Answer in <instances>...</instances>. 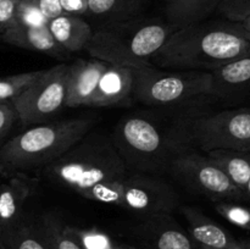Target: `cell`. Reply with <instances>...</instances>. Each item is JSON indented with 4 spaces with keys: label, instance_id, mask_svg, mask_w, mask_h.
<instances>
[{
    "label": "cell",
    "instance_id": "obj_1",
    "mask_svg": "<svg viewBox=\"0 0 250 249\" xmlns=\"http://www.w3.org/2000/svg\"><path fill=\"white\" fill-rule=\"evenodd\" d=\"M250 54V34L241 22H198L176 29L151 59L164 70L210 71Z\"/></svg>",
    "mask_w": 250,
    "mask_h": 249
},
{
    "label": "cell",
    "instance_id": "obj_2",
    "mask_svg": "<svg viewBox=\"0 0 250 249\" xmlns=\"http://www.w3.org/2000/svg\"><path fill=\"white\" fill-rule=\"evenodd\" d=\"M94 127V120L76 117L29 126L0 145V176L36 177Z\"/></svg>",
    "mask_w": 250,
    "mask_h": 249
},
{
    "label": "cell",
    "instance_id": "obj_3",
    "mask_svg": "<svg viewBox=\"0 0 250 249\" xmlns=\"http://www.w3.org/2000/svg\"><path fill=\"white\" fill-rule=\"evenodd\" d=\"M128 172L111 136L92 128L41 175L83 195L100 183L122 180Z\"/></svg>",
    "mask_w": 250,
    "mask_h": 249
},
{
    "label": "cell",
    "instance_id": "obj_4",
    "mask_svg": "<svg viewBox=\"0 0 250 249\" xmlns=\"http://www.w3.org/2000/svg\"><path fill=\"white\" fill-rule=\"evenodd\" d=\"M170 127L181 150L250 151V106L202 111L189 105L182 107Z\"/></svg>",
    "mask_w": 250,
    "mask_h": 249
},
{
    "label": "cell",
    "instance_id": "obj_5",
    "mask_svg": "<svg viewBox=\"0 0 250 249\" xmlns=\"http://www.w3.org/2000/svg\"><path fill=\"white\" fill-rule=\"evenodd\" d=\"M173 32L172 27L158 19H136L104 23L93 32L84 50L92 58L111 65L142 67L151 59Z\"/></svg>",
    "mask_w": 250,
    "mask_h": 249
},
{
    "label": "cell",
    "instance_id": "obj_6",
    "mask_svg": "<svg viewBox=\"0 0 250 249\" xmlns=\"http://www.w3.org/2000/svg\"><path fill=\"white\" fill-rule=\"evenodd\" d=\"M111 139L129 171L161 175L181 151L171 133L150 115L128 114L120 119Z\"/></svg>",
    "mask_w": 250,
    "mask_h": 249
},
{
    "label": "cell",
    "instance_id": "obj_7",
    "mask_svg": "<svg viewBox=\"0 0 250 249\" xmlns=\"http://www.w3.org/2000/svg\"><path fill=\"white\" fill-rule=\"evenodd\" d=\"M211 73L208 71L161 70L153 63L133 68L132 99L150 107H185L208 102Z\"/></svg>",
    "mask_w": 250,
    "mask_h": 249
},
{
    "label": "cell",
    "instance_id": "obj_8",
    "mask_svg": "<svg viewBox=\"0 0 250 249\" xmlns=\"http://www.w3.org/2000/svg\"><path fill=\"white\" fill-rule=\"evenodd\" d=\"M167 172L188 190L204 195L211 202L248 200L243 190L202 151L193 149L178 151L171 160Z\"/></svg>",
    "mask_w": 250,
    "mask_h": 249
},
{
    "label": "cell",
    "instance_id": "obj_9",
    "mask_svg": "<svg viewBox=\"0 0 250 249\" xmlns=\"http://www.w3.org/2000/svg\"><path fill=\"white\" fill-rule=\"evenodd\" d=\"M68 63H60L42 70L39 77L11 100L23 126L44 124L66 106Z\"/></svg>",
    "mask_w": 250,
    "mask_h": 249
},
{
    "label": "cell",
    "instance_id": "obj_10",
    "mask_svg": "<svg viewBox=\"0 0 250 249\" xmlns=\"http://www.w3.org/2000/svg\"><path fill=\"white\" fill-rule=\"evenodd\" d=\"M180 205L172 186L151 173L129 171L122 180L120 207L143 217L171 214Z\"/></svg>",
    "mask_w": 250,
    "mask_h": 249
},
{
    "label": "cell",
    "instance_id": "obj_11",
    "mask_svg": "<svg viewBox=\"0 0 250 249\" xmlns=\"http://www.w3.org/2000/svg\"><path fill=\"white\" fill-rule=\"evenodd\" d=\"M211 89L208 102L236 104L250 99V54L210 71Z\"/></svg>",
    "mask_w": 250,
    "mask_h": 249
},
{
    "label": "cell",
    "instance_id": "obj_12",
    "mask_svg": "<svg viewBox=\"0 0 250 249\" xmlns=\"http://www.w3.org/2000/svg\"><path fill=\"white\" fill-rule=\"evenodd\" d=\"M136 233L150 249H200L171 214L143 217Z\"/></svg>",
    "mask_w": 250,
    "mask_h": 249
},
{
    "label": "cell",
    "instance_id": "obj_13",
    "mask_svg": "<svg viewBox=\"0 0 250 249\" xmlns=\"http://www.w3.org/2000/svg\"><path fill=\"white\" fill-rule=\"evenodd\" d=\"M109 63L99 59H77L68 65L66 106H90L102 75Z\"/></svg>",
    "mask_w": 250,
    "mask_h": 249
},
{
    "label": "cell",
    "instance_id": "obj_14",
    "mask_svg": "<svg viewBox=\"0 0 250 249\" xmlns=\"http://www.w3.org/2000/svg\"><path fill=\"white\" fill-rule=\"evenodd\" d=\"M133 90V68L109 63L102 75L90 106L109 107L128 104Z\"/></svg>",
    "mask_w": 250,
    "mask_h": 249
},
{
    "label": "cell",
    "instance_id": "obj_15",
    "mask_svg": "<svg viewBox=\"0 0 250 249\" xmlns=\"http://www.w3.org/2000/svg\"><path fill=\"white\" fill-rule=\"evenodd\" d=\"M37 182L36 177L12 176L0 185V229L23 220V207L34 193Z\"/></svg>",
    "mask_w": 250,
    "mask_h": 249
},
{
    "label": "cell",
    "instance_id": "obj_16",
    "mask_svg": "<svg viewBox=\"0 0 250 249\" xmlns=\"http://www.w3.org/2000/svg\"><path fill=\"white\" fill-rule=\"evenodd\" d=\"M181 212L188 225V233L199 247L211 249H241L239 241L193 207H182Z\"/></svg>",
    "mask_w": 250,
    "mask_h": 249
},
{
    "label": "cell",
    "instance_id": "obj_17",
    "mask_svg": "<svg viewBox=\"0 0 250 249\" xmlns=\"http://www.w3.org/2000/svg\"><path fill=\"white\" fill-rule=\"evenodd\" d=\"M0 38L10 45L48 54L54 58H65L70 54L56 43L48 27L34 28L14 23L0 36Z\"/></svg>",
    "mask_w": 250,
    "mask_h": 249
},
{
    "label": "cell",
    "instance_id": "obj_18",
    "mask_svg": "<svg viewBox=\"0 0 250 249\" xmlns=\"http://www.w3.org/2000/svg\"><path fill=\"white\" fill-rule=\"evenodd\" d=\"M48 28L56 43L70 54L84 50L94 32L83 17L66 14L50 20Z\"/></svg>",
    "mask_w": 250,
    "mask_h": 249
},
{
    "label": "cell",
    "instance_id": "obj_19",
    "mask_svg": "<svg viewBox=\"0 0 250 249\" xmlns=\"http://www.w3.org/2000/svg\"><path fill=\"white\" fill-rule=\"evenodd\" d=\"M222 0H168L166 1V22L173 31L205 21Z\"/></svg>",
    "mask_w": 250,
    "mask_h": 249
},
{
    "label": "cell",
    "instance_id": "obj_20",
    "mask_svg": "<svg viewBox=\"0 0 250 249\" xmlns=\"http://www.w3.org/2000/svg\"><path fill=\"white\" fill-rule=\"evenodd\" d=\"M205 154L229 176L239 189L244 192V188L250 180V151L212 150Z\"/></svg>",
    "mask_w": 250,
    "mask_h": 249
},
{
    "label": "cell",
    "instance_id": "obj_21",
    "mask_svg": "<svg viewBox=\"0 0 250 249\" xmlns=\"http://www.w3.org/2000/svg\"><path fill=\"white\" fill-rule=\"evenodd\" d=\"M144 2L146 0H88V15L97 17L104 23L127 21L138 17Z\"/></svg>",
    "mask_w": 250,
    "mask_h": 249
},
{
    "label": "cell",
    "instance_id": "obj_22",
    "mask_svg": "<svg viewBox=\"0 0 250 249\" xmlns=\"http://www.w3.org/2000/svg\"><path fill=\"white\" fill-rule=\"evenodd\" d=\"M0 242L6 249H49L38 225L28 224L24 219L9 228L1 229Z\"/></svg>",
    "mask_w": 250,
    "mask_h": 249
},
{
    "label": "cell",
    "instance_id": "obj_23",
    "mask_svg": "<svg viewBox=\"0 0 250 249\" xmlns=\"http://www.w3.org/2000/svg\"><path fill=\"white\" fill-rule=\"evenodd\" d=\"M38 228L49 249H83L70 226L61 224L55 215H43Z\"/></svg>",
    "mask_w": 250,
    "mask_h": 249
},
{
    "label": "cell",
    "instance_id": "obj_24",
    "mask_svg": "<svg viewBox=\"0 0 250 249\" xmlns=\"http://www.w3.org/2000/svg\"><path fill=\"white\" fill-rule=\"evenodd\" d=\"M42 71H32L0 77V102H11L19 97L39 77Z\"/></svg>",
    "mask_w": 250,
    "mask_h": 249
},
{
    "label": "cell",
    "instance_id": "obj_25",
    "mask_svg": "<svg viewBox=\"0 0 250 249\" xmlns=\"http://www.w3.org/2000/svg\"><path fill=\"white\" fill-rule=\"evenodd\" d=\"M122 180L109 181V182H104L94 186L89 190H87L82 197L90 200H94V202L120 207V204H121Z\"/></svg>",
    "mask_w": 250,
    "mask_h": 249
},
{
    "label": "cell",
    "instance_id": "obj_26",
    "mask_svg": "<svg viewBox=\"0 0 250 249\" xmlns=\"http://www.w3.org/2000/svg\"><path fill=\"white\" fill-rule=\"evenodd\" d=\"M15 23L26 27H48L49 20L29 0H17Z\"/></svg>",
    "mask_w": 250,
    "mask_h": 249
},
{
    "label": "cell",
    "instance_id": "obj_27",
    "mask_svg": "<svg viewBox=\"0 0 250 249\" xmlns=\"http://www.w3.org/2000/svg\"><path fill=\"white\" fill-rule=\"evenodd\" d=\"M215 209L234 226L250 229V208L234 202H219L215 205Z\"/></svg>",
    "mask_w": 250,
    "mask_h": 249
},
{
    "label": "cell",
    "instance_id": "obj_28",
    "mask_svg": "<svg viewBox=\"0 0 250 249\" xmlns=\"http://www.w3.org/2000/svg\"><path fill=\"white\" fill-rule=\"evenodd\" d=\"M72 233L81 243L83 249H112L115 242L107 234L98 229H80L70 227Z\"/></svg>",
    "mask_w": 250,
    "mask_h": 249
},
{
    "label": "cell",
    "instance_id": "obj_29",
    "mask_svg": "<svg viewBox=\"0 0 250 249\" xmlns=\"http://www.w3.org/2000/svg\"><path fill=\"white\" fill-rule=\"evenodd\" d=\"M217 11L226 20L242 22L250 15V0H222Z\"/></svg>",
    "mask_w": 250,
    "mask_h": 249
},
{
    "label": "cell",
    "instance_id": "obj_30",
    "mask_svg": "<svg viewBox=\"0 0 250 249\" xmlns=\"http://www.w3.org/2000/svg\"><path fill=\"white\" fill-rule=\"evenodd\" d=\"M19 120L11 102H0V145Z\"/></svg>",
    "mask_w": 250,
    "mask_h": 249
},
{
    "label": "cell",
    "instance_id": "obj_31",
    "mask_svg": "<svg viewBox=\"0 0 250 249\" xmlns=\"http://www.w3.org/2000/svg\"><path fill=\"white\" fill-rule=\"evenodd\" d=\"M17 0H0V36L15 23Z\"/></svg>",
    "mask_w": 250,
    "mask_h": 249
},
{
    "label": "cell",
    "instance_id": "obj_32",
    "mask_svg": "<svg viewBox=\"0 0 250 249\" xmlns=\"http://www.w3.org/2000/svg\"><path fill=\"white\" fill-rule=\"evenodd\" d=\"M62 14L73 16H84L89 14L88 0H60Z\"/></svg>",
    "mask_w": 250,
    "mask_h": 249
},
{
    "label": "cell",
    "instance_id": "obj_33",
    "mask_svg": "<svg viewBox=\"0 0 250 249\" xmlns=\"http://www.w3.org/2000/svg\"><path fill=\"white\" fill-rule=\"evenodd\" d=\"M33 5H36L39 11L50 21L55 17L62 15V10L60 6V0H29Z\"/></svg>",
    "mask_w": 250,
    "mask_h": 249
},
{
    "label": "cell",
    "instance_id": "obj_34",
    "mask_svg": "<svg viewBox=\"0 0 250 249\" xmlns=\"http://www.w3.org/2000/svg\"><path fill=\"white\" fill-rule=\"evenodd\" d=\"M241 23L243 24L244 28H246V29H247V32H248V33L250 34V15H249L248 17H247V19H244L243 21L241 22Z\"/></svg>",
    "mask_w": 250,
    "mask_h": 249
},
{
    "label": "cell",
    "instance_id": "obj_35",
    "mask_svg": "<svg viewBox=\"0 0 250 249\" xmlns=\"http://www.w3.org/2000/svg\"><path fill=\"white\" fill-rule=\"evenodd\" d=\"M239 246H241V249H250V239L239 241Z\"/></svg>",
    "mask_w": 250,
    "mask_h": 249
},
{
    "label": "cell",
    "instance_id": "obj_36",
    "mask_svg": "<svg viewBox=\"0 0 250 249\" xmlns=\"http://www.w3.org/2000/svg\"><path fill=\"white\" fill-rule=\"evenodd\" d=\"M244 194H246L247 199L250 200V180L248 181V183H247L246 188H244Z\"/></svg>",
    "mask_w": 250,
    "mask_h": 249
},
{
    "label": "cell",
    "instance_id": "obj_37",
    "mask_svg": "<svg viewBox=\"0 0 250 249\" xmlns=\"http://www.w3.org/2000/svg\"><path fill=\"white\" fill-rule=\"evenodd\" d=\"M112 249H133V248H129V247L127 246H121V244H114V247H112Z\"/></svg>",
    "mask_w": 250,
    "mask_h": 249
},
{
    "label": "cell",
    "instance_id": "obj_38",
    "mask_svg": "<svg viewBox=\"0 0 250 249\" xmlns=\"http://www.w3.org/2000/svg\"><path fill=\"white\" fill-rule=\"evenodd\" d=\"M0 249H6V248H5L4 246H2V243H1V242H0Z\"/></svg>",
    "mask_w": 250,
    "mask_h": 249
},
{
    "label": "cell",
    "instance_id": "obj_39",
    "mask_svg": "<svg viewBox=\"0 0 250 249\" xmlns=\"http://www.w3.org/2000/svg\"><path fill=\"white\" fill-rule=\"evenodd\" d=\"M200 249H211V248H207V247H199Z\"/></svg>",
    "mask_w": 250,
    "mask_h": 249
},
{
    "label": "cell",
    "instance_id": "obj_40",
    "mask_svg": "<svg viewBox=\"0 0 250 249\" xmlns=\"http://www.w3.org/2000/svg\"><path fill=\"white\" fill-rule=\"evenodd\" d=\"M161 1H165L166 2V1H168V0H161Z\"/></svg>",
    "mask_w": 250,
    "mask_h": 249
},
{
    "label": "cell",
    "instance_id": "obj_41",
    "mask_svg": "<svg viewBox=\"0 0 250 249\" xmlns=\"http://www.w3.org/2000/svg\"><path fill=\"white\" fill-rule=\"evenodd\" d=\"M249 104H250V99H249Z\"/></svg>",
    "mask_w": 250,
    "mask_h": 249
},
{
    "label": "cell",
    "instance_id": "obj_42",
    "mask_svg": "<svg viewBox=\"0 0 250 249\" xmlns=\"http://www.w3.org/2000/svg\"><path fill=\"white\" fill-rule=\"evenodd\" d=\"M0 231H1V229H0Z\"/></svg>",
    "mask_w": 250,
    "mask_h": 249
}]
</instances>
